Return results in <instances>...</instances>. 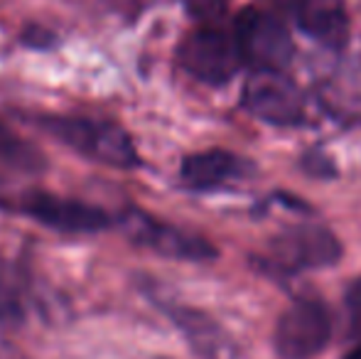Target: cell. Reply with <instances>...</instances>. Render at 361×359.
<instances>
[{"label": "cell", "instance_id": "1", "mask_svg": "<svg viewBox=\"0 0 361 359\" xmlns=\"http://www.w3.org/2000/svg\"><path fill=\"white\" fill-rule=\"evenodd\" d=\"M342 241L317 221L288 224L268 241L266 256H251L253 266L271 278H290L302 271H317L339 264Z\"/></svg>", "mask_w": 361, "mask_h": 359}, {"label": "cell", "instance_id": "2", "mask_svg": "<svg viewBox=\"0 0 361 359\" xmlns=\"http://www.w3.org/2000/svg\"><path fill=\"white\" fill-rule=\"evenodd\" d=\"M37 128L57 138L74 153L84 155L96 163L111 165L118 170H130L140 165V155L130 133L118 123L79 116H54L39 114L32 121Z\"/></svg>", "mask_w": 361, "mask_h": 359}, {"label": "cell", "instance_id": "3", "mask_svg": "<svg viewBox=\"0 0 361 359\" xmlns=\"http://www.w3.org/2000/svg\"><path fill=\"white\" fill-rule=\"evenodd\" d=\"M241 62L251 69H288L295 57V42L288 25L263 8H243L231 30Z\"/></svg>", "mask_w": 361, "mask_h": 359}, {"label": "cell", "instance_id": "4", "mask_svg": "<svg viewBox=\"0 0 361 359\" xmlns=\"http://www.w3.org/2000/svg\"><path fill=\"white\" fill-rule=\"evenodd\" d=\"M180 67L197 82L209 87H224L243 67L236 39L216 23H202L182 37L177 47Z\"/></svg>", "mask_w": 361, "mask_h": 359}, {"label": "cell", "instance_id": "5", "mask_svg": "<svg viewBox=\"0 0 361 359\" xmlns=\"http://www.w3.org/2000/svg\"><path fill=\"white\" fill-rule=\"evenodd\" d=\"M241 106L271 126H302L307 118L305 91L286 69H251L241 89Z\"/></svg>", "mask_w": 361, "mask_h": 359}, {"label": "cell", "instance_id": "6", "mask_svg": "<svg viewBox=\"0 0 361 359\" xmlns=\"http://www.w3.org/2000/svg\"><path fill=\"white\" fill-rule=\"evenodd\" d=\"M118 224L130 241L175 261H212L219 256L216 246L200 234L175 226L170 221H162L157 217L147 214L138 207H126L118 217Z\"/></svg>", "mask_w": 361, "mask_h": 359}, {"label": "cell", "instance_id": "7", "mask_svg": "<svg viewBox=\"0 0 361 359\" xmlns=\"http://www.w3.org/2000/svg\"><path fill=\"white\" fill-rule=\"evenodd\" d=\"M332 340V312L317 298H298L278 317L273 345L281 359H314Z\"/></svg>", "mask_w": 361, "mask_h": 359}, {"label": "cell", "instance_id": "8", "mask_svg": "<svg viewBox=\"0 0 361 359\" xmlns=\"http://www.w3.org/2000/svg\"><path fill=\"white\" fill-rule=\"evenodd\" d=\"M18 209L30 219L67 234H91L111 224V217L101 207L52 192H27L18 200Z\"/></svg>", "mask_w": 361, "mask_h": 359}, {"label": "cell", "instance_id": "9", "mask_svg": "<svg viewBox=\"0 0 361 359\" xmlns=\"http://www.w3.org/2000/svg\"><path fill=\"white\" fill-rule=\"evenodd\" d=\"M295 20L298 30L312 42L342 52L352 35V23L344 0H273Z\"/></svg>", "mask_w": 361, "mask_h": 359}, {"label": "cell", "instance_id": "10", "mask_svg": "<svg viewBox=\"0 0 361 359\" xmlns=\"http://www.w3.org/2000/svg\"><path fill=\"white\" fill-rule=\"evenodd\" d=\"M256 173V165L241 155L224 148H209L202 153H192L182 160L180 180L195 192H214L233 182L248 180Z\"/></svg>", "mask_w": 361, "mask_h": 359}, {"label": "cell", "instance_id": "11", "mask_svg": "<svg viewBox=\"0 0 361 359\" xmlns=\"http://www.w3.org/2000/svg\"><path fill=\"white\" fill-rule=\"evenodd\" d=\"M162 310L180 327L192 350L202 359H236L238 350L231 335L216 320H212L207 312L195 310L190 305H180V303H165Z\"/></svg>", "mask_w": 361, "mask_h": 359}, {"label": "cell", "instance_id": "12", "mask_svg": "<svg viewBox=\"0 0 361 359\" xmlns=\"http://www.w3.org/2000/svg\"><path fill=\"white\" fill-rule=\"evenodd\" d=\"M0 163L25 173H39L44 168V155L0 121Z\"/></svg>", "mask_w": 361, "mask_h": 359}, {"label": "cell", "instance_id": "13", "mask_svg": "<svg viewBox=\"0 0 361 359\" xmlns=\"http://www.w3.org/2000/svg\"><path fill=\"white\" fill-rule=\"evenodd\" d=\"M344 310L349 337H361V276L354 278L344 291Z\"/></svg>", "mask_w": 361, "mask_h": 359}, {"label": "cell", "instance_id": "14", "mask_svg": "<svg viewBox=\"0 0 361 359\" xmlns=\"http://www.w3.org/2000/svg\"><path fill=\"white\" fill-rule=\"evenodd\" d=\"M20 312L18 300V283H15L13 271L5 264H0V317H8Z\"/></svg>", "mask_w": 361, "mask_h": 359}, {"label": "cell", "instance_id": "15", "mask_svg": "<svg viewBox=\"0 0 361 359\" xmlns=\"http://www.w3.org/2000/svg\"><path fill=\"white\" fill-rule=\"evenodd\" d=\"M300 165H302L305 173L312 175V178H319V180L337 178V165H334V160L329 158L327 153H322V150H307V153L302 155V160H300Z\"/></svg>", "mask_w": 361, "mask_h": 359}, {"label": "cell", "instance_id": "16", "mask_svg": "<svg viewBox=\"0 0 361 359\" xmlns=\"http://www.w3.org/2000/svg\"><path fill=\"white\" fill-rule=\"evenodd\" d=\"M226 10V0H190V13L204 23H214Z\"/></svg>", "mask_w": 361, "mask_h": 359}, {"label": "cell", "instance_id": "17", "mask_svg": "<svg viewBox=\"0 0 361 359\" xmlns=\"http://www.w3.org/2000/svg\"><path fill=\"white\" fill-rule=\"evenodd\" d=\"M116 3H118V8L133 10V13H138V10H145L147 5H155L157 0H116Z\"/></svg>", "mask_w": 361, "mask_h": 359}, {"label": "cell", "instance_id": "18", "mask_svg": "<svg viewBox=\"0 0 361 359\" xmlns=\"http://www.w3.org/2000/svg\"><path fill=\"white\" fill-rule=\"evenodd\" d=\"M344 359H361V342L354 347V350H349L347 355H344Z\"/></svg>", "mask_w": 361, "mask_h": 359}]
</instances>
